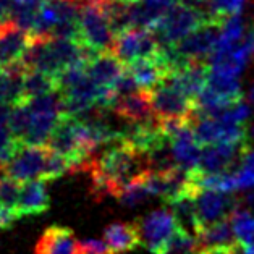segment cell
Returning <instances> with one entry per match:
<instances>
[{"label":"cell","mask_w":254,"mask_h":254,"mask_svg":"<svg viewBox=\"0 0 254 254\" xmlns=\"http://www.w3.org/2000/svg\"><path fill=\"white\" fill-rule=\"evenodd\" d=\"M88 169L96 193L119 197L123 188L151 170V162L128 139H120L110 144L97 160L92 159Z\"/></svg>","instance_id":"cell-1"},{"label":"cell","mask_w":254,"mask_h":254,"mask_svg":"<svg viewBox=\"0 0 254 254\" xmlns=\"http://www.w3.org/2000/svg\"><path fill=\"white\" fill-rule=\"evenodd\" d=\"M112 0H83L79 13V42L94 54L112 52L115 29L110 16Z\"/></svg>","instance_id":"cell-2"},{"label":"cell","mask_w":254,"mask_h":254,"mask_svg":"<svg viewBox=\"0 0 254 254\" xmlns=\"http://www.w3.org/2000/svg\"><path fill=\"white\" fill-rule=\"evenodd\" d=\"M215 21L194 0H183L169 11H165L159 20L154 33L164 47H173L190 34H193L204 24Z\"/></svg>","instance_id":"cell-3"},{"label":"cell","mask_w":254,"mask_h":254,"mask_svg":"<svg viewBox=\"0 0 254 254\" xmlns=\"http://www.w3.org/2000/svg\"><path fill=\"white\" fill-rule=\"evenodd\" d=\"M156 33L151 29L127 28L115 36L112 54H115L127 66L142 59H156L162 52Z\"/></svg>","instance_id":"cell-4"},{"label":"cell","mask_w":254,"mask_h":254,"mask_svg":"<svg viewBox=\"0 0 254 254\" xmlns=\"http://www.w3.org/2000/svg\"><path fill=\"white\" fill-rule=\"evenodd\" d=\"M250 151H253L251 141L220 142V144L206 146L202 147L197 172L206 173V175L233 173Z\"/></svg>","instance_id":"cell-5"},{"label":"cell","mask_w":254,"mask_h":254,"mask_svg":"<svg viewBox=\"0 0 254 254\" xmlns=\"http://www.w3.org/2000/svg\"><path fill=\"white\" fill-rule=\"evenodd\" d=\"M151 92L152 109L157 119H178L193 120L196 115V102L187 97L182 91L177 89L172 83L165 81Z\"/></svg>","instance_id":"cell-6"},{"label":"cell","mask_w":254,"mask_h":254,"mask_svg":"<svg viewBox=\"0 0 254 254\" xmlns=\"http://www.w3.org/2000/svg\"><path fill=\"white\" fill-rule=\"evenodd\" d=\"M49 147L47 146H29L20 144L13 159L3 169V175L16 183L24 185L34 180H41L46 169Z\"/></svg>","instance_id":"cell-7"},{"label":"cell","mask_w":254,"mask_h":254,"mask_svg":"<svg viewBox=\"0 0 254 254\" xmlns=\"http://www.w3.org/2000/svg\"><path fill=\"white\" fill-rule=\"evenodd\" d=\"M136 224L139 228L142 245L152 254H157L162 250L164 245L172 238V235L178 228L177 219L170 209L154 210V212L139 219Z\"/></svg>","instance_id":"cell-8"},{"label":"cell","mask_w":254,"mask_h":254,"mask_svg":"<svg viewBox=\"0 0 254 254\" xmlns=\"http://www.w3.org/2000/svg\"><path fill=\"white\" fill-rule=\"evenodd\" d=\"M238 207V199L232 194L210 190H201L196 194V210L201 228L230 219L233 210H237Z\"/></svg>","instance_id":"cell-9"},{"label":"cell","mask_w":254,"mask_h":254,"mask_svg":"<svg viewBox=\"0 0 254 254\" xmlns=\"http://www.w3.org/2000/svg\"><path fill=\"white\" fill-rule=\"evenodd\" d=\"M110 110L129 125H144V123H151L157 119L152 109L149 91L139 89L133 94L119 97Z\"/></svg>","instance_id":"cell-10"},{"label":"cell","mask_w":254,"mask_h":254,"mask_svg":"<svg viewBox=\"0 0 254 254\" xmlns=\"http://www.w3.org/2000/svg\"><path fill=\"white\" fill-rule=\"evenodd\" d=\"M172 156L175 160L177 167L185 172H194L199 167L202 146L197 142L193 127H185L182 131L177 133L170 141Z\"/></svg>","instance_id":"cell-11"},{"label":"cell","mask_w":254,"mask_h":254,"mask_svg":"<svg viewBox=\"0 0 254 254\" xmlns=\"http://www.w3.org/2000/svg\"><path fill=\"white\" fill-rule=\"evenodd\" d=\"M127 65L112 52L96 55L88 65V76L99 88L114 89L117 81L125 75Z\"/></svg>","instance_id":"cell-12"},{"label":"cell","mask_w":254,"mask_h":254,"mask_svg":"<svg viewBox=\"0 0 254 254\" xmlns=\"http://www.w3.org/2000/svg\"><path fill=\"white\" fill-rule=\"evenodd\" d=\"M29 42V34L18 29L13 21L0 24V64L3 68L23 60Z\"/></svg>","instance_id":"cell-13"},{"label":"cell","mask_w":254,"mask_h":254,"mask_svg":"<svg viewBox=\"0 0 254 254\" xmlns=\"http://www.w3.org/2000/svg\"><path fill=\"white\" fill-rule=\"evenodd\" d=\"M104 241L112 253L133 251L142 245L139 228L136 222H115L104 232Z\"/></svg>","instance_id":"cell-14"},{"label":"cell","mask_w":254,"mask_h":254,"mask_svg":"<svg viewBox=\"0 0 254 254\" xmlns=\"http://www.w3.org/2000/svg\"><path fill=\"white\" fill-rule=\"evenodd\" d=\"M49 209V194L46 183L41 180L21 185L20 199H18L16 212L20 217L24 215H38Z\"/></svg>","instance_id":"cell-15"},{"label":"cell","mask_w":254,"mask_h":254,"mask_svg":"<svg viewBox=\"0 0 254 254\" xmlns=\"http://www.w3.org/2000/svg\"><path fill=\"white\" fill-rule=\"evenodd\" d=\"M78 243L73 232L65 227H51L39 240L36 254H76Z\"/></svg>","instance_id":"cell-16"},{"label":"cell","mask_w":254,"mask_h":254,"mask_svg":"<svg viewBox=\"0 0 254 254\" xmlns=\"http://www.w3.org/2000/svg\"><path fill=\"white\" fill-rule=\"evenodd\" d=\"M197 243L201 246V251L219 250V248H228L238 243L237 237L233 233L230 219L220 220L217 224L201 228L196 235Z\"/></svg>","instance_id":"cell-17"},{"label":"cell","mask_w":254,"mask_h":254,"mask_svg":"<svg viewBox=\"0 0 254 254\" xmlns=\"http://www.w3.org/2000/svg\"><path fill=\"white\" fill-rule=\"evenodd\" d=\"M157 254H201V246L194 235L177 228V232Z\"/></svg>","instance_id":"cell-18"},{"label":"cell","mask_w":254,"mask_h":254,"mask_svg":"<svg viewBox=\"0 0 254 254\" xmlns=\"http://www.w3.org/2000/svg\"><path fill=\"white\" fill-rule=\"evenodd\" d=\"M54 91L59 89H57V83H55V79L52 76L36 70H29L24 75V92H26L28 99L44 96Z\"/></svg>","instance_id":"cell-19"},{"label":"cell","mask_w":254,"mask_h":254,"mask_svg":"<svg viewBox=\"0 0 254 254\" xmlns=\"http://www.w3.org/2000/svg\"><path fill=\"white\" fill-rule=\"evenodd\" d=\"M233 233L240 243H254V215L245 207H238L230 215Z\"/></svg>","instance_id":"cell-20"},{"label":"cell","mask_w":254,"mask_h":254,"mask_svg":"<svg viewBox=\"0 0 254 254\" xmlns=\"http://www.w3.org/2000/svg\"><path fill=\"white\" fill-rule=\"evenodd\" d=\"M29 122H31V110L28 101H24L21 104L11 107V114H10V122H8V128L11 134L15 136V139L23 144L24 136L28 133L29 128Z\"/></svg>","instance_id":"cell-21"},{"label":"cell","mask_w":254,"mask_h":254,"mask_svg":"<svg viewBox=\"0 0 254 254\" xmlns=\"http://www.w3.org/2000/svg\"><path fill=\"white\" fill-rule=\"evenodd\" d=\"M149 172V170H147ZM146 175V173H144ZM144 175L139 177L138 180H134L122 190V193L119 194V201L123 204L125 207H136L139 204L146 202L149 197L152 196L149 193V190L146 187V182H144Z\"/></svg>","instance_id":"cell-22"},{"label":"cell","mask_w":254,"mask_h":254,"mask_svg":"<svg viewBox=\"0 0 254 254\" xmlns=\"http://www.w3.org/2000/svg\"><path fill=\"white\" fill-rule=\"evenodd\" d=\"M71 169L73 167L70 164V160H68L65 156H62V154L49 149L47 160H46V169H44V173H42V177H41V182L47 183V182H52V180H57L62 175H65L66 172H70Z\"/></svg>","instance_id":"cell-23"},{"label":"cell","mask_w":254,"mask_h":254,"mask_svg":"<svg viewBox=\"0 0 254 254\" xmlns=\"http://www.w3.org/2000/svg\"><path fill=\"white\" fill-rule=\"evenodd\" d=\"M20 147V142L15 139L8 127L0 128V169H5L10 160L13 159L16 149Z\"/></svg>","instance_id":"cell-24"},{"label":"cell","mask_w":254,"mask_h":254,"mask_svg":"<svg viewBox=\"0 0 254 254\" xmlns=\"http://www.w3.org/2000/svg\"><path fill=\"white\" fill-rule=\"evenodd\" d=\"M237 178L238 190H254V151H250L243 162L233 172Z\"/></svg>","instance_id":"cell-25"},{"label":"cell","mask_w":254,"mask_h":254,"mask_svg":"<svg viewBox=\"0 0 254 254\" xmlns=\"http://www.w3.org/2000/svg\"><path fill=\"white\" fill-rule=\"evenodd\" d=\"M21 193V185L16 183L15 180L2 175L0 177V204L3 206L16 209L18 199H20Z\"/></svg>","instance_id":"cell-26"},{"label":"cell","mask_w":254,"mask_h":254,"mask_svg":"<svg viewBox=\"0 0 254 254\" xmlns=\"http://www.w3.org/2000/svg\"><path fill=\"white\" fill-rule=\"evenodd\" d=\"M112 251L105 241L101 240H84L78 243V253L76 254H110Z\"/></svg>","instance_id":"cell-27"},{"label":"cell","mask_w":254,"mask_h":254,"mask_svg":"<svg viewBox=\"0 0 254 254\" xmlns=\"http://www.w3.org/2000/svg\"><path fill=\"white\" fill-rule=\"evenodd\" d=\"M42 5V0H11L10 15L13 18L15 15L26 13V11H39Z\"/></svg>","instance_id":"cell-28"},{"label":"cell","mask_w":254,"mask_h":254,"mask_svg":"<svg viewBox=\"0 0 254 254\" xmlns=\"http://www.w3.org/2000/svg\"><path fill=\"white\" fill-rule=\"evenodd\" d=\"M16 219H20L16 209H11V207L3 206V204H0V230H7V228H10L15 224Z\"/></svg>","instance_id":"cell-29"},{"label":"cell","mask_w":254,"mask_h":254,"mask_svg":"<svg viewBox=\"0 0 254 254\" xmlns=\"http://www.w3.org/2000/svg\"><path fill=\"white\" fill-rule=\"evenodd\" d=\"M142 2L147 3L152 8H156L160 13H165V11H169L170 8L175 7V5L182 3L183 0H142Z\"/></svg>","instance_id":"cell-30"},{"label":"cell","mask_w":254,"mask_h":254,"mask_svg":"<svg viewBox=\"0 0 254 254\" xmlns=\"http://www.w3.org/2000/svg\"><path fill=\"white\" fill-rule=\"evenodd\" d=\"M10 114H11V105L0 104V128H2V127H8Z\"/></svg>","instance_id":"cell-31"},{"label":"cell","mask_w":254,"mask_h":254,"mask_svg":"<svg viewBox=\"0 0 254 254\" xmlns=\"http://www.w3.org/2000/svg\"><path fill=\"white\" fill-rule=\"evenodd\" d=\"M241 254H254V243H241Z\"/></svg>","instance_id":"cell-32"},{"label":"cell","mask_w":254,"mask_h":254,"mask_svg":"<svg viewBox=\"0 0 254 254\" xmlns=\"http://www.w3.org/2000/svg\"><path fill=\"white\" fill-rule=\"evenodd\" d=\"M250 102L254 109V79H253V84H251V89H250Z\"/></svg>","instance_id":"cell-33"},{"label":"cell","mask_w":254,"mask_h":254,"mask_svg":"<svg viewBox=\"0 0 254 254\" xmlns=\"http://www.w3.org/2000/svg\"><path fill=\"white\" fill-rule=\"evenodd\" d=\"M117 2H120V3H125V5H129V3H136V2H141V0H117Z\"/></svg>","instance_id":"cell-34"},{"label":"cell","mask_w":254,"mask_h":254,"mask_svg":"<svg viewBox=\"0 0 254 254\" xmlns=\"http://www.w3.org/2000/svg\"><path fill=\"white\" fill-rule=\"evenodd\" d=\"M55 2H60V0H42V3H55Z\"/></svg>","instance_id":"cell-35"},{"label":"cell","mask_w":254,"mask_h":254,"mask_svg":"<svg viewBox=\"0 0 254 254\" xmlns=\"http://www.w3.org/2000/svg\"><path fill=\"white\" fill-rule=\"evenodd\" d=\"M3 73H5V68H3V65H2V64H0V76H2Z\"/></svg>","instance_id":"cell-36"},{"label":"cell","mask_w":254,"mask_h":254,"mask_svg":"<svg viewBox=\"0 0 254 254\" xmlns=\"http://www.w3.org/2000/svg\"><path fill=\"white\" fill-rule=\"evenodd\" d=\"M251 139L254 141V127H253V129H251Z\"/></svg>","instance_id":"cell-37"}]
</instances>
